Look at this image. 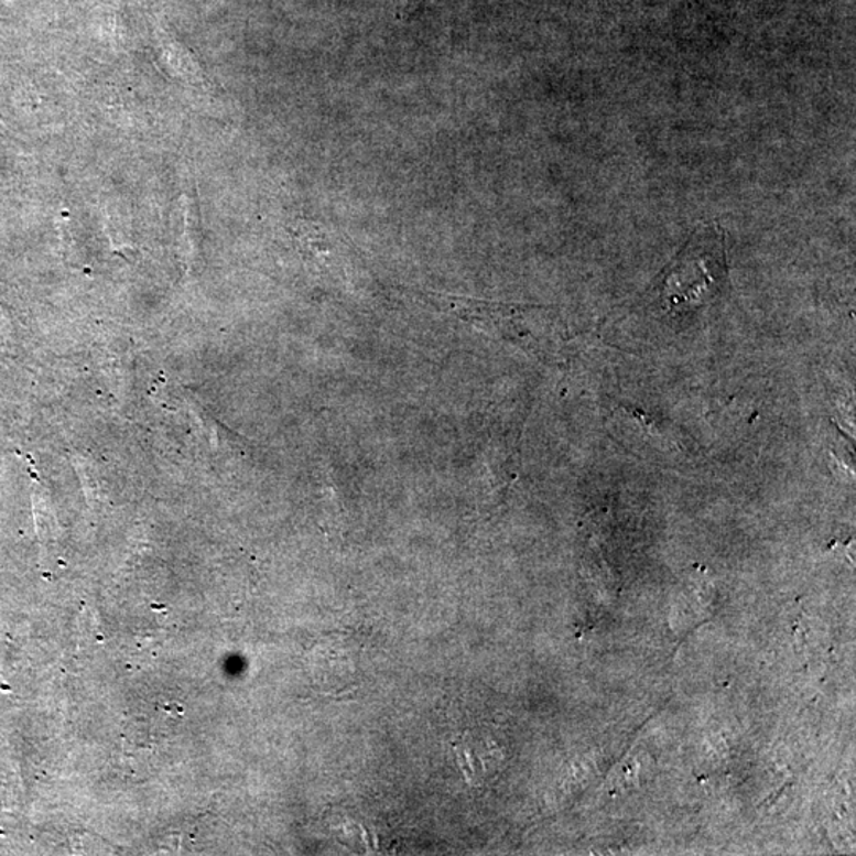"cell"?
I'll use <instances>...</instances> for the list:
<instances>
[{"instance_id":"6da1fadb","label":"cell","mask_w":856,"mask_h":856,"mask_svg":"<svg viewBox=\"0 0 856 856\" xmlns=\"http://www.w3.org/2000/svg\"><path fill=\"white\" fill-rule=\"evenodd\" d=\"M725 273L724 237L706 227L690 240L664 278V292L673 305L696 300Z\"/></svg>"}]
</instances>
